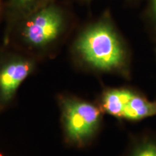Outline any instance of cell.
I'll return each instance as SVG.
<instances>
[{
	"mask_svg": "<svg viewBox=\"0 0 156 156\" xmlns=\"http://www.w3.org/2000/svg\"><path fill=\"white\" fill-rule=\"evenodd\" d=\"M76 22L70 0H52L6 24L4 44L31 54H46L64 41Z\"/></svg>",
	"mask_w": 156,
	"mask_h": 156,
	"instance_id": "obj_1",
	"label": "cell"
},
{
	"mask_svg": "<svg viewBox=\"0 0 156 156\" xmlns=\"http://www.w3.org/2000/svg\"><path fill=\"white\" fill-rule=\"evenodd\" d=\"M72 51L77 60L101 71H117L126 65L125 46L108 14L80 30Z\"/></svg>",
	"mask_w": 156,
	"mask_h": 156,
	"instance_id": "obj_2",
	"label": "cell"
},
{
	"mask_svg": "<svg viewBox=\"0 0 156 156\" xmlns=\"http://www.w3.org/2000/svg\"><path fill=\"white\" fill-rule=\"evenodd\" d=\"M5 48L0 50V109L8 105L34 67V61L30 56L20 55Z\"/></svg>",
	"mask_w": 156,
	"mask_h": 156,
	"instance_id": "obj_3",
	"label": "cell"
},
{
	"mask_svg": "<svg viewBox=\"0 0 156 156\" xmlns=\"http://www.w3.org/2000/svg\"><path fill=\"white\" fill-rule=\"evenodd\" d=\"M63 116L68 137L76 143H83L93 135L100 122V112L84 101L66 99Z\"/></svg>",
	"mask_w": 156,
	"mask_h": 156,
	"instance_id": "obj_4",
	"label": "cell"
},
{
	"mask_svg": "<svg viewBox=\"0 0 156 156\" xmlns=\"http://www.w3.org/2000/svg\"><path fill=\"white\" fill-rule=\"evenodd\" d=\"M52 0H3V20L9 24Z\"/></svg>",
	"mask_w": 156,
	"mask_h": 156,
	"instance_id": "obj_5",
	"label": "cell"
},
{
	"mask_svg": "<svg viewBox=\"0 0 156 156\" xmlns=\"http://www.w3.org/2000/svg\"><path fill=\"white\" fill-rule=\"evenodd\" d=\"M154 116H156V102H151L133 93L124 106L121 118L140 120Z\"/></svg>",
	"mask_w": 156,
	"mask_h": 156,
	"instance_id": "obj_6",
	"label": "cell"
},
{
	"mask_svg": "<svg viewBox=\"0 0 156 156\" xmlns=\"http://www.w3.org/2000/svg\"><path fill=\"white\" fill-rule=\"evenodd\" d=\"M133 93L126 89L110 90L103 95V108L108 114L121 118L124 106Z\"/></svg>",
	"mask_w": 156,
	"mask_h": 156,
	"instance_id": "obj_7",
	"label": "cell"
},
{
	"mask_svg": "<svg viewBox=\"0 0 156 156\" xmlns=\"http://www.w3.org/2000/svg\"><path fill=\"white\" fill-rule=\"evenodd\" d=\"M128 156H156V142L146 140L136 145Z\"/></svg>",
	"mask_w": 156,
	"mask_h": 156,
	"instance_id": "obj_8",
	"label": "cell"
},
{
	"mask_svg": "<svg viewBox=\"0 0 156 156\" xmlns=\"http://www.w3.org/2000/svg\"><path fill=\"white\" fill-rule=\"evenodd\" d=\"M3 0H0V23L3 20Z\"/></svg>",
	"mask_w": 156,
	"mask_h": 156,
	"instance_id": "obj_9",
	"label": "cell"
},
{
	"mask_svg": "<svg viewBox=\"0 0 156 156\" xmlns=\"http://www.w3.org/2000/svg\"><path fill=\"white\" fill-rule=\"evenodd\" d=\"M73 2H75L78 4H83V5H85V4H87L90 2L92 0H73Z\"/></svg>",
	"mask_w": 156,
	"mask_h": 156,
	"instance_id": "obj_10",
	"label": "cell"
},
{
	"mask_svg": "<svg viewBox=\"0 0 156 156\" xmlns=\"http://www.w3.org/2000/svg\"><path fill=\"white\" fill-rule=\"evenodd\" d=\"M153 11L156 17V0H153Z\"/></svg>",
	"mask_w": 156,
	"mask_h": 156,
	"instance_id": "obj_11",
	"label": "cell"
},
{
	"mask_svg": "<svg viewBox=\"0 0 156 156\" xmlns=\"http://www.w3.org/2000/svg\"><path fill=\"white\" fill-rule=\"evenodd\" d=\"M0 156H2V155H0Z\"/></svg>",
	"mask_w": 156,
	"mask_h": 156,
	"instance_id": "obj_12",
	"label": "cell"
}]
</instances>
